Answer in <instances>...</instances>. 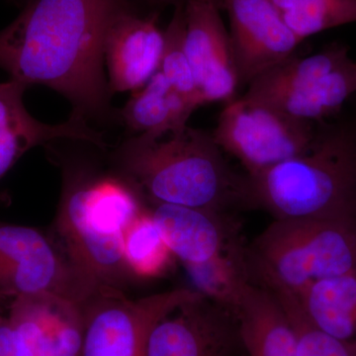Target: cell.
<instances>
[{"instance_id": "obj_16", "label": "cell", "mask_w": 356, "mask_h": 356, "mask_svg": "<svg viewBox=\"0 0 356 356\" xmlns=\"http://www.w3.org/2000/svg\"><path fill=\"white\" fill-rule=\"evenodd\" d=\"M165 34L156 14L142 17L129 8L117 16L105 39V64L112 93L138 91L159 70Z\"/></svg>"}, {"instance_id": "obj_25", "label": "cell", "mask_w": 356, "mask_h": 356, "mask_svg": "<svg viewBox=\"0 0 356 356\" xmlns=\"http://www.w3.org/2000/svg\"><path fill=\"white\" fill-rule=\"evenodd\" d=\"M0 356H32L6 314H0Z\"/></svg>"}, {"instance_id": "obj_15", "label": "cell", "mask_w": 356, "mask_h": 356, "mask_svg": "<svg viewBox=\"0 0 356 356\" xmlns=\"http://www.w3.org/2000/svg\"><path fill=\"white\" fill-rule=\"evenodd\" d=\"M27 88L15 79L0 83V180L28 151L51 140H76L91 143L100 149L107 147L103 134L74 112L69 120L57 125L35 119L23 102Z\"/></svg>"}, {"instance_id": "obj_27", "label": "cell", "mask_w": 356, "mask_h": 356, "mask_svg": "<svg viewBox=\"0 0 356 356\" xmlns=\"http://www.w3.org/2000/svg\"><path fill=\"white\" fill-rule=\"evenodd\" d=\"M10 301L11 299L8 298V297H7L6 295L0 290V306H6Z\"/></svg>"}, {"instance_id": "obj_1", "label": "cell", "mask_w": 356, "mask_h": 356, "mask_svg": "<svg viewBox=\"0 0 356 356\" xmlns=\"http://www.w3.org/2000/svg\"><path fill=\"white\" fill-rule=\"evenodd\" d=\"M127 0H29L0 31V70L29 88L41 84L88 120L108 116L104 74L107 32Z\"/></svg>"}, {"instance_id": "obj_20", "label": "cell", "mask_w": 356, "mask_h": 356, "mask_svg": "<svg viewBox=\"0 0 356 356\" xmlns=\"http://www.w3.org/2000/svg\"><path fill=\"white\" fill-rule=\"evenodd\" d=\"M122 252L129 273L142 280L163 277L177 259L147 208L124 232Z\"/></svg>"}, {"instance_id": "obj_17", "label": "cell", "mask_w": 356, "mask_h": 356, "mask_svg": "<svg viewBox=\"0 0 356 356\" xmlns=\"http://www.w3.org/2000/svg\"><path fill=\"white\" fill-rule=\"evenodd\" d=\"M247 356H299L296 334L280 300L252 282L236 309Z\"/></svg>"}, {"instance_id": "obj_10", "label": "cell", "mask_w": 356, "mask_h": 356, "mask_svg": "<svg viewBox=\"0 0 356 356\" xmlns=\"http://www.w3.org/2000/svg\"><path fill=\"white\" fill-rule=\"evenodd\" d=\"M241 350L236 311L201 294L154 325L147 356H236Z\"/></svg>"}, {"instance_id": "obj_6", "label": "cell", "mask_w": 356, "mask_h": 356, "mask_svg": "<svg viewBox=\"0 0 356 356\" xmlns=\"http://www.w3.org/2000/svg\"><path fill=\"white\" fill-rule=\"evenodd\" d=\"M100 287L58 241L32 227L0 222V290L8 298L51 293L86 305Z\"/></svg>"}, {"instance_id": "obj_4", "label": "cell", "mask_w": 356, "mask_h": 356, "mask_svg": "<svg viewBox=\"0 0 356 356\" xmlns=\"http://www.w3.org/2000/svg\"><path fill=\"white\" fill-rule=\"evenodd\" d=\"M247 255L252 282L299 296L314 283L356 271V224L274 220Z\"/></svg>"}, {"instance_id": "obj_14", "label": "cell", "mask_w": 356, "mask_h": 356, "mask_svg": "<svg viewBox=\"0 0 356 356\" xmlns=\"http://www.w3.org/2000/svg\"><path fill=\"white\" fill-rule=\"evenodd\" d=\"M6 315L32 356H79L84 306L51 293L22 295L7 304Z\"/></svg>"}, {"instance_id": "obj_2", "label": "cell", "mask_w": 356, "mask_h": 356, "mask_svg": "<svg viewBox=\"0 0 356 356\" xmlns=\"http://www.w3.org/2000/svg\"><path fill=\"white\" fill-rule=\"evenodd\" d=\"M119 175L154 204L229 212L250 207L247 177L231 170L212 134L184 126L140 134L116 152Z\"/></svg>"}, {"instance_id": "obj_24", "label": "cell", "mask_w": 356, "mask_h": 356, "mask_svg": "<svg viewBox=\"0 0 356 356\" xmlns=\"http://www.w3.org/2000/svg\"><path fill=\"white\" fill-rule=\"evenodd\" d=\"M280 300L291 321L299 356H356V353L312 324L302 311L298 299L291 293L271 291Z\"/></svg>"}, {"instance_id": "obj_11", "label": "cell", "mask_w": 356, "mask_h": 356, "mask_svg": "<svg viewBox=\"0 0 356 356\" xmlns=\"http://www.w3.org/2000/svg\"><path fill=\"white\" fill-rule=\"evenodd\" d=\"M228 15L232 51L240 83H250L291 58L302 43L273 0H214Z\"/></svg>"}, {"instance_id": "obj_22", "label": "cell", "mask_w": 356, "mask_h": 356, "mask_svg": "<svg viewBox=\"0 0 356 356\" xmlns=\"http://www.w3.org/2000/svg\"><path fill=\"white\" fill-rule=\"evenodd\" d=\"M293 34L308 37L356 22V0H273Z\"/></svg>"}, {"instance_id": "obj_21", "label": "cell", "mask_w": 356, "mask_h": 356, "mask_svg": "<svg viewBox=\"0 0 356 356\" xmlns=\"http://www.w3.org/2000/svg\"><path fill=\"white\" fill-rule=\"evenodd\" d=\"M245 252L221 255L204 264L185 266L196 290L217 303L236 311L252 284Z\"/></svg>"}, {"instance_id": "obj_12", "label": "cell", "mask_w": 356, "mask_h": 356, "mask_svg": "<svg viewBox=\"0 0 356 356\" xmlns=\"http://www.w3.org/2000/svg\"><path fill=\"white\" fill-rule=\"evenodd\" d=\"M185 51L202 104L234 99L238 81L229 32L214 0H186Z\"/></svg>"}, {"instance_id": "obj_19", "label": "cell", "mask_w": 356, "mask_h": 356, "mask_svg": "<svg viewBox=\"0 0 356 356\" xmlns=\"http://www.w3.org/2000/svg\"><path fill=\"white\" fill-rule=\"evenodd\" d=\"M199 105L180 93L159 70L119 111L122 121L140 134L161 135L187 125Z\"/></svg>"}, {"instance_id": "obj_3", "label": "cell", "mask_w": 356, "mask_h": 356, "mask_svg": "<svg viewBox=\"0 0 356 356\" xmlns=\"http://www.w3.org/2000/svg\"><path fill=\"white\" fill-rule=\"evenodd\" d=\"M250 207L274 220H334L356 224V133L334 126L310 151L247 175Z\"/></svg>"}, {"instance_id": "obj_5", "label": "cell", "mask_w": 356, "mask_h": 356, "mask_svg": "<svg viewBox=\"0 0 356 356\" xmlns=\"http://www.w3.org/2000/svg\"><path fill=\"white\" fill-rule=\"evenodd\" d=\"M243 97L299 119L334 116L356 92V62L346 44L332 43L308 57H292L248 83Z\"/></svg>"}, {"instance_id": "obj_26", "label": "cell", "mask_w": 356, "mask_h": 356, "mask_svg": "<svg viewBox=\"0 0 356 356\" xmlns=\"http://www.w3.org/2000/svg\"><path fill=\"white\" fill-rule=\"evenodd\" d=\"M149 3L154 4V6H180L184 4L186 0H146Z\"/></svg>"}, {"instance_id": "obj_9", "label": "cell", "mask_w": 356, "mask_h": 356, "mask_svg": "<svg viewBox=\"0 0 356 356\" xmlns=\"http://www.w3.org/2000/svg\"><path fill=\"white\" fill-rule=\"evenodd\" d=\"M55 227L58 243L81 271L100 286L123 290L133 277L124 262L123 236L90 212L72 170L65 172Z\"/></svg>"}, {"instance_id": "obj_8", "label": "cell", "mask_w": 356, "mask_h": 356, "mask_svg": "<svg viewBox=\"0 0 356 356\" xmlns=\"http://www.w3.org/2000/svg\"><path fill=\"white\" fill-rule=\"evenodd\" d=\"M200 295L196 289L177 288L133 300L118 288L100 287L84 306L79 356H147L154 325Z\"/></svg>"}, {"instance_id": "obj_18", "label": "cell", "mask_w": 356, "mask_h": 356, "mask_svg": "<svg viewBox=\"0 0 356 356\" xmlns=\"http://www.w3.org/2000/svg\"><path fill=\"white\" fill-rule=\"evenodd\" d=\"M296 297L312 324L356 353V271L314 283Z\"/></svg>"}, {"instance_id": "obj_13", "label": "cell", "mask_w": 356, "mask_h": 356, "mask_svg": "<svg viewBox=\"0 0 356 356\" xmlns=\"http://www.w3.org/2000/svg\"><path fill=\"white\" fill-rule=\"evenodd\" d=\"M149 211L166 245L184 266L248 248L231 213L170 204H154Z\"/></svg>"}, {"instance_id": "obj_23", "label": "cell", "mask_w": 356, "mask_h": 356, "mask_svg": "<svg viewBox=\"0 0 356 356\" xmlns=\"http://www.w3.org/2000/svg\"><path fill=\"white\" fill-rule=\"evenodd\" d=\"M185 26L184 4H180L175 6L172 20L163 31L165 44L159 70L173 88L200 107L202 102L185 51Z\"/></svg>"}, {"instance_id": "obj_7", "label": "cell", "mask_w": 356, "mask_h": 356, "mask_svg": "<svg viewBox=\"0 0 356 356\" xmlns=\"http://www.w3.org/2000/svg\"><path fill=\"white\" fill-rule=\"evenodd\" d=\"M318 133L314 122L242 96L228 102L212 136L222 151L242 163L247 175H254L310 151Z\"/></svg>"}]
</instances>
